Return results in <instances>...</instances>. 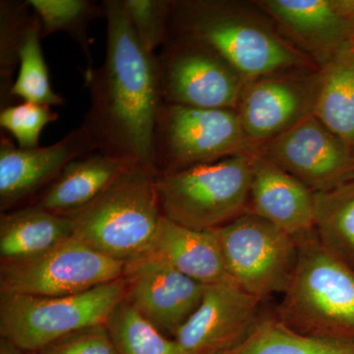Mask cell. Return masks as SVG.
Instances as JSON below:
<instances>
[{"label": "cell", "mask_w": 354, "mask_h": 354, "mask_svg": "<svg viewBox=\"0 0 354 354\" xmlns=\"http://www.w3.org/2000/svg\"><path fill=\"white\" fill-rule=\"evenodd\" d=\"M104 64L85 71L90 109L81 125L95 151L129 165L153 167V130L162 104L156 55L142 46L123 0H104Z\"/></svg>", "instance_id": "1"}, {"label": "cell", "mask_w": 354, "mask_h": 354, "mask_svg": "<svg viewBox=\"0 0 354 354\" xmlns=\"http://www.w3.org/2000/svg\"><path fill=\"white\" fill-rule=\"evenodd\" d=\"M169 34L208 46L246 83L281 70L319 68L254 1L172 0Z\"/></svg>", "instance_id": "2"}, {"label": "cell", "mask_w": 354, "mask_h": 354, "mask_svg": "<svg viewBox=\"0 0 354 354\" xmlns=\"http://www.w3.org/2000/svg\"><path fill=\"white\" fill-rule=\"evenodd\" d=\"M157 176L153 167L128 165L99 197L71 216L74 239L125 264L140 257L162 218Z\"/></svg>", "instance_id": "3"}, {"label": "cell", "mask_w": 354, "mask_h": 354, "mask_svg": "<svg viewBox=\"0 0 354 354\" xmlns=\"http://www.w3.org/2000/svg\"><path fill=\"white\" fill-rule=\"evenodd\" d=\"M298 258L278 318L301 334L354 337V272L319 241L297 239Z\"/></svg>", "instance_id": "4"}, {"label": "cell", "mask_w": 354, "mask_h": 354, "mask_svg": "<svg viewBox=\"0 0 354 354\" xmlns=\"http://www.w3.org/2000/svg\"><path fill=\"white\" fill-rule=\"evenodd\" d=\"M255 156H234L157 176L162 215L195 230H216L243 215Z\"/></svg>", "instance_id": "5"}, {"label": "cell", "mask_w": 354, "mask_h": 354, "mask_svg": "<svg viewBox=\"0 0 354 354\" xmlns=\"http://www.w3.org/2000/svg\"><path fill=\"white\" fill-rule=\"evenodd\" d=\"M127 299L122 278L67 297L0 293L1 339L38 353L65 335L108 323Z\"/></svg>", "instance_id": "6"}, {"label": "cell", "mask_w": 354, "mask_h": 354, "mask_svg": "<svg viewBox=\"0 0 354 354\" xmlns=\"http://www.w3.org/2000/svg\"><path fill=\"white\" fill-rule=\"evenodd\" d=\"M236 109H199L162 102L156 121L152 164L158 176L257 153Z\"/></svg>", "instance_id": "7"}, {"label": "cell", "mask_w": 354, "mask_h": 354, "mask_svg": "<svg viewBox=\"0 0 354 354\" xmlns=\"http://www.w3.org/2000/svg\"><path fill=\"white\" fill-rule=\"evenodd\" d=\"M216 230L230 279L260 300L285 292L297 262L295 237L249 212Z\"/></svg>", "instance_id": "8"}, {"label": "cell", "mask_w": 354, "mask_h": 354, "mask_svg": "<svg viewBox=\"0 0 354 354\" xmlns=\"http://www.w3.org/2000/svg\"><path fill=\"white\" fill-rule=\"evenodd\" d=\"M156 69L165 104L236 109L246 84L208 46L174 34L156 53Z\"/></svg>", "instance_id": "9"}, {"label": "cell", "mask_w": 354, "mask_h": 354, "mask_svg": "<svg viewBox=\"0 0 354 354\" xmlns=\"http://www.w3.org/2000/svg\"><path fill=\"white\" fill-rule=\"evenodd\" d=\"M125 263L73 236L28 259L1 263L0 293L67 297L122 278Z\"/></svg>", "instance_id": "10"}, {"label": "cell", "mask_w": 354, "mask_h": 354, "mask_svg": "<svg viewBox=\"0 0 354 354\" xmlns=\"http://www.w3.org/2000/svg\"><path fill=\"white\" fill-rule=\"evenodd\" d=\"M257 153L314 193L333 189L354 178V151L314 114L261 144Z\"/></svg>", "instance_id": "11"}, {"label": "cell", "mask_w": 354, "mask_h": 354, "mask_svg": "<svg viewBox=\"0 0 354 354\" xmlns=\"http://www.w3.org/2000/svg\"><path fill=\"white\" fill-rule=\"evenodd\" d=\"M320 78V68H292L247 82L236 109L247 136L259 146L314 114Z\"/></svg>", "instance_id": "12"}, {"label": "cell", "mask_w": 354, "mask_h": 354, "mask_svg": "<svg viewBox=\"0 0 354 354\" xmlns=\"http://www.w3.org/2000/svg\"><path fill=\"white\" fill-rule=\"evenodd\" d=\"M281 34L319 67L354 41V0H258Z\"/></svg>", "instance_id": "13"}, {"label": "cell", "mask_w": 354, "mask_h": 354, "mask_svg": "<svg viewBox=\"0 0 354 354\" xmlns=\"http://www.w3.org/2000/svg\"><path fill=\"white\" fill-rule=\"evenodd\" d=\"M261 301L230 279L206 286L201 304L174 339L186 354L223 353L242 341L259 321Z\"/></svg>", "instance_id": "14"}, {"label": "cell", "mask_w": 354, "mask_h": 354, "mask_svg": "<svg viewBox=\"0 0 354 354\" xmlns=\"http://www.w3.org/2000/svg\"><path fill=\"white\" fill-rule=\"evenodd\" d=\"M127 300L160 332L176 334L196 311L206 286L158 261L137 258L125 264Z\"/></svg>", "instance_id": "15"}, {"label": "cell", "mask_w": 354, "mask_h": 354, "mask_svg": "<svg viewBox=\"0 0 354 354\" xmlns=\"http://www.w3.org/2000/svg\"><path fill=\"white\" fill-rule=\"evenodd\" d=\"M97 152L80 125L50 146L20 149L8 137L0 139V209L11 211L23 200L50 185L66 165Z\"/></svg>", "instance_id": "16"}, {"label": "cell", "mask_w": 354, "mask_h": 354, "mask_svg": "<svg viewBox=\"0 0 354 354\" xmlns=\"http://www.w3.org/2000/svg\"><path fill=\"white\" fill-rule=\"evenodd\" d=\"M314 196L301 181L256 153L247 212L297 239L315 230Z\"/></svg>", "instance_id": "17"}, {"label": "cell", "mask_w": 354, "mask_h": 354, "mask_svg": "<svg viewBox=\"0 0 354 354\" xmlns=\"http://www.w3.org/2000/svg\"><path fill=\"white\" fill-rule=\"evenodd\" d=\"M138 258L158 261L205 286L230 279L216 230H191L164 216Z\"/></svg>", "instance_id": "18"}, {"label": "cell", "mask_w": 354, "mask_h": 354, "mask_svg": "<svg viewBox=\"0 0 354 354\" xmlns=\"http://www.w3.org/2000/svg\"><path fill=\"white\" fill-rule=\"evenodd\" d=\"M128 165L100 152L77 158L46 186L37 205L58 215H75L99 197Z\"/></svg>", "instance_id": "19"}, {"label": "cell", "mask_w": 354, "mask_h": 354, "mask_svg": "<svg viewBox=\"0 0 354 354\" xmlns=\"http://www.w3.org/2000/svg\"><path fill=\"white\" fill-rule=\"evenodd\" d=\"M72 236L71 216L58 215L37 204L11 209L0 218L1 263L34 257Z\"/></svg>", "instance_id": "20"}, {"label": "cell", "mask_w": 354, "mask_h": 354, "mask_svg": "<svg viewBox=\"0 0 354 354\" xmlns=\"http://www.w3.org/2000/svg\"><path fill=\"white\" fill-rule=\"evenodd\" d=\"M314 115L354 151V41L320 68Z\"/></svg>", "instance_id": "21"}, {"label": "cell", "mask_w": 354, "mask_h": 354, "mask_svg": "<svg viewBox=\"0 0 354 354\" xmlns=\"http://www.w3.org/2000/svg\"><path fill=\"white\" fill-rule=\"evenodd\" d=\"M221 354H354V337L301 334L279 319H264Z\"/></svg>", "instance_id": "22"}, {"label": "cell", "mask_w": 354, "mask_h": 354, "mask_svg": "<svg viewBox=\"0 0 354 354\" xmlns=\"http://www.w3.org/2000/svg\"><path fill=\"white\" fill-rule=\"evenodd\" d=\"M314 198L317 237L354 272V178Z\"/></svg>", "instance_id": "23"}, {"label": "cell", "mask_w": 354, "mask_h": 354, "mask_svg": "<svg viewBox=\"0 0 354 354\" xmlns=\"http://www.w3.org/2000/svg\"><path fill=\"white\" fill-rule=\"evenodd\" d=\"M28 3L41 22V38L55 32H66L87 58L86 71L94 68L88 29L93 21L106 16L102 3L92 0H28Z\"/></svg>", "instance_id": "24"}, {"label": "cell", "mask_w": 354, "mask_h": 354, "mask_svg": "<svg viewBox=\"0 0 354 354\" xmlns=\"http://www.w3.org/2000/svg\"><path fill=\"white\" fill-rule=\"evenodd\" d=\"M41 39V22L35 14L21 48L19 71L11 88V97L44 106H62L64 104V97L51 87Z\"/></svg>", "instance_id": "25"}, {"label": "cell", "mask_w": 354, "mask_h": 354, "mask_svg": "<svg viewBox=\"0 0 354 354\" xmlns=\"http://www.w3.org/2000/svg\"><path fill=\"white\" fill-rule=\"evenodd\" d=\"M118 354H186L176 339H169L127 299L108 323Z\"/></svg>", "instance_id": "26"}, {"label": "cell", "mask_w": 354, "mask_h": 354, "mask_svg": "<svg viewBox=\"0 0 354 354\" xmlns=\"http://www.w3.org/2000/svg\"><path fill=\"white\" fill-rule=\"evenodd\" d=\"M35 13L26 1H0V106H12L11 88L19 67L20 50Z\"/></svg>", "instance_id": "27"}, {"label": "cell", "mask_w": 354, "mask_h": 354, "mask_svg": "<svg viewBox=\"0 0 354 354\" xmlns=\"http://www.w3.org/2000/svg\"><path fill=\"white\" fill-rule=\"evenodd\" d=\"M123 6L142 46L156 55L169 39L172 0H123Z\"/></svg>", "instance_id": "28"}, {"label": "cell", "mask_w": 354, "mask_h": 354, "mask_svg": "<svg viewBox=\"0 0 354 354\" xmlns=\"http://www.w3.org/2000/svg\"><path fill=\"white\" fill-rule=\"evenodd\" d=\"M58 118L51 106L22 102L1 109L0 127L16 140L20 149H34L39 147V136L44 127Z\"/></svg>", "instance_id": "29"}, {"label": "cell", "mask_w": 354, "mask_h": 354, "mask_svg": "<svg viewBox=\"0 0 354 354\" xmlns=\"http://www.w3.org/2000/svg\"><path fill=\"white\" fill-rule=\"evenodd\" d=\"M38 354H118L106 324L65 335Z\"/></svg>", "instance_id": "30"}, {"label": "cell", "mask_w": 354, "mask_h": 354, "mask_svg": "<svg viewBox=\"0 0 354 354\" xmlns=\"http://www.w3.org/2000/svg\"><path fill=\"white\" fill-rule=\"evenodd\" d=\"M0 354H38L37 353H32V351H24L14 346L10 342L6 341V339H0Z\"/></svg>", "instance_id": "31"}]
</instances>
